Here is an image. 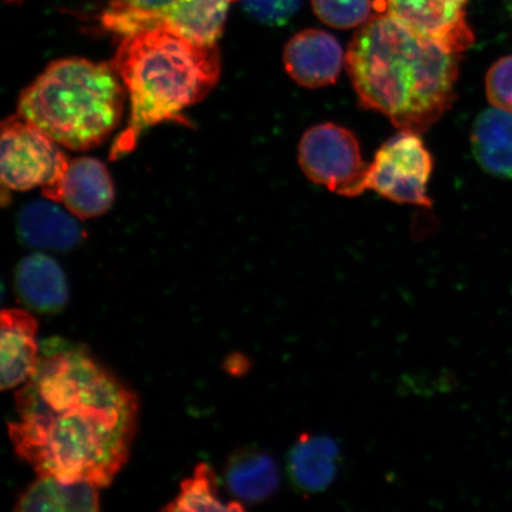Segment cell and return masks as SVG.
I'll list each match as a JSON object with an SVG mask.
<instances>
[{"label":"cell","instance_id":"cell-25","mask_svg":"<svg viewBox=\"0 0 512 512\" xmlns=\"http://www.w3.org/2000/svg\"><path fill=\"white\" fill-rule=\"evenodd\" d=\"M5 2L10 4H19L22 3L23 0H5Z\"/></svg>","mask_w":512,"mask_h":512},{"label":"cell","instance_id":"cell-8","mask_svg":"<svg viewBox=\"0 0 512 512\" xmlns=\"http://www.w3.org/2000/svg\"><path fill=\"white\" fill-rule=\"evenodd\" d=\"M467 3L469 0H377L380 12L456 54L475 42L467 23Z\"/></svg>","mask_w":512,"mask_h":512},{"label":"cell","instance_id":"cell-18","mask_svg":"<svg viewBox=\"0 0 512 512\" xmlns=\"http://www.w3.org/2000/svg\"><path fill=\"white\" fill-rule=\"evenodd\" d=\"M233 2L235 0H182L162 18L159 28L191 42L213 46L222 34Z\"/></svg>","mask_w":512,"mask_h":512},{"label":"cell","instance_id":"cell-10","mask_svg":"<svg viewBox=\"0 0 512 512\" xmlns=\"http://www.w3.org/2000/svg\"><path fill=\"white\" fill-rule=\"evenodd\" d=\"M345 63L341 44L329 32L307 29L287 42L286 72L298 85L322 88L335 83Z\"/></svg>","mask_w":512,"mask_h":512},{"label":"cell","instance_id":"cell-21","mask_svg":"<svg viewBox=\"0 0 512 512\" xmlns=\"http://www.w3.org/2000/svg\"><path fill=\"white\" fill-rule=\"evenodd\" d=\"M313 10L329 27L352 29L368 21L374 0H312Z\"/></svg>","mask_w":512,"mask_h":512},{"label":"cell","instance_id":"cell-22","mask_svg":"<svg viewBox=\"0 0 512 512\" xmlns=\"http://www.w3.org/2000/svg\"><path fill=\"white\" fill-rule=\"evenodd\" d=\"M486 94L492 106L512 114V56L491 67L486 75Z\"/></svg>","mask_w":512,"mask_h":512},{"label":"cell","instance_id":"cell-19","mask_svg":"<svg viewBox=\"0 0 512 512\" xmlns=\"http://www.w3.org/2000/svg\"><path fill=\"white\" fill-rule=\"evenodd\" d=\"M182 0H111L101 21L120 37L158 29L162 18Z\"/></svg>","mask_w":512,"mask_h":512},{"label":"cell","instance_id":"cell-12","mask_svg":"<svg viewBox=\"0 0 512 512\" xmlns=\"http://www.w3.org/2000/svg\"><path fill=\"white\" fill-rule=\"evenodd\" d=\"M0 322L2 389L8 390L21 386L35 373L41 352L37 342L38 322L23 309L3 310Z\"/></svg>","mask_w":512,"mask_h":512},{"label":"cell","instance_id":"cell-6","mask_svg":"<svg viewBox=\"0 0 512 512\" xmlns=\"http://www.w3.org/2000/svg\"><path fill=\"white\" fill-rule=\"evenodd\" d=\"M69 158L59 144L23 115H12L2 125L3 189L25 191L46 187L60 177Z\"/></svg>","mask_w":512,"mask_h":512},{"label":"cell","instance_id":"cell-15","mask_svg":"<svg viewBox=\"0 0 512 512\" xmlns=\"http://www.w3.org/2000/svg\"><path fill=\"white\" fill-rule=\"evenodd\" d=\"M73 214L48 201H35L25 206L18 216L17 230L25 245L66 252L86 238Z\"/></svg>","mask_w":512,"mask_h":512},{"label":"cell","instance_id":"cell-20","mask_svg":"<svg viewBox=\"0 0 512 512\" xmlns=\"http://www.w3.org/2000/svg\"><path fill=\"white\" fill-rule=\"evenodd\" d=\"M163 511H243L239 501L228 502L220 494L219 479L213 467L198 464L192 475L184 479L178 495Z\"/></svg>","mask_w":512,"mask_h":512},{"label":"cell","instance_id":"cell-14","mask_svg":"<svg viewBox=\"0 0 512 512\" xmlns=\"http://www.w3.org/2000/svg\"><path fill=\"white\" fill-rule=\"evenodd\" d=\"M224 480L236 501L259 504L277 494L280 473L272 454L256 446H247L239 448L229 457Z\"/></svg>","mask_w":512,"mask_h":512},{"label":"cell","instance_id":"cell-24","mask_svg":"<svg viewBox=\"0 0 512 512\" xmlns=\"http://www.w3.org/2000/svg\"><path fill=\"white\" fill-rule=\"evenodd\" d=\"M228 363L234 364V367H230L228 370L230 373H234L235 375H240L241 371L242 373H245V371L248 369L247 358L241 355H234V360L233 358H229Z\"/></svg>","mask_w":512,"mask_h":512},{"label":"cell","instance_id":"cell-17","mask_svg":"<svg viewBox=\"0 0 512 512\" xmlns=\"http://www.w3.org/2000/svg\"><path fill=\"white\" fill-rule=\"evenodd\" d=\"M15 511L94 512L100 510L98 486L64 483L54 477H38L19 496Z\"/></svg>","mask_w":512,"mask_h":512},{"label":"cell","instance_id":"cell-13","mask_svg":"<svg viewBox=\"0 0 512 512\" xmlns=\"http://www.w3.org/2000/svg\"><path fill=\"white\" fill-rule=\"evenodd\" d=\"M15 288L31 311L51 315L66 307L69 286L59 262L42 253L25 256L15 272Z\"/></svg>","mask_w":512,"mask_h":512},{"label":"cell","instance_id":"cell-3","mask_svg":"<svg viewBox=\"0 0 512 512\" xmlns=\"http://www.w3.org/2000/svg\"><path fill=\"white\" fill-rule=\"evenodd\" d=\"M112 67L130 99V119L112 147V159L132 151L146 128L181 121L182 112L206 98L221 73L216 44H197L163 28L121 37Z\"/></svg>","mask_w":512,"mask_h":512},{"label":"cell","instance_id":"cell-4","mask_svg":"<svg viewBox=\"0 0 512 512\" xmlns=\"http://www.w3.org/2000/svg\"><path fill=\"white\" fill-rule=\"evenodd\" d=\"M121 82L112 64L55 61L24 89L18 113L69 150L93 149L123 118L127 93Z\"/></svg>","mask_w":512,"mask_h":512},{"label":"cell","instance_id":"cell-16","mask_svg":"<svg viewBox=\"0 0 512 512\" xmlns=\"http://www.w3.org/2000/svg\"><path fill=\"white\" fill-rule=\"evenodd\" d=\"M473 155L489 174L512 178V114L489 108L478 115L472 130Z\"/></svg>","mask_w":512,"mask_h":512},{"label":"cell","instance_id":"cell-23","mask_svg":"<svg viewBox=\"0 0 512 512\" xmlns=\"http://www.w3.org/2000/svg\"><path fill=\"white\" fill-rule=\"evenodd\" d=\"M303 0H242L243 9L255 21L283 25L297 14Z\"/></svg>","mask_w":512,"mask_h":512},{"label":"cell","instance_id":"cell-1","mask_svg":"<svg viewBox=\"0 0 512 512\" xmlns=\"http://www.w3.org/2000/svg\"><path fill=\"white\" fill-rule=\"evenodd\" d=\"M15 402L10 440L38 477L106 488L131 456L137 395L83 345L44 341Z\"/></svg>","mask_w":512,"mask_h":512},{"label":"cell","instance_id":"cell-2","mask_svg":"<svg viewBox=\"0 0 512 512\" xmlns=\"http://www.w3.org/2000/svg\"><path fill=\"white\" fill-rule=\"evenodd\" d=\"M459 61L380 11L361 25L345 55L361 105L414 133L427 131L453 104Z\"/></svg>","mask_w":512,"mask_h":512},{"label":"cell","instance_id":"cell-5","mask_svg":"<svg viewBox=\"0 0 512 512\" xmlns=\"http://www.w3.org/2000/svg\"><path fill=\"white\" fill-rule=\"evenodd\" d=\"M298 159L307 178L338 195L356 197L367 190L369 165L348 128L331 123L309 128L300 140Z\"/></svg>","mask_w":512,"mask_h":512},{"label":"cell","instance_id":"cell-9","mask_svg":"<svg viewBox=\"0 0 512 512\" xmlns=\"http://www.w3.org/2000/svg\"><path fill=\"white\" fill-rule=\"evenodd\" d=\"M42 191L48 200L61 203L82 220L107 213L115 196L110 171L93 157L69 159L60 177Z\"/></svg>","mask_w":512,"mask_h":512},{"label":"cell","instance_id":"cell-11","mask_svg":"<svg viewBox=\"0 0 512 512\" xmlns=\"http://www.w3.org/2000/svg\"><path fill=\"white\" fill-rule=\"evenodd\" d=\"M341 457V447L335 438L303 433L287 454L288 480L297 494H322L335 483Z\"/></svg>","mask_w":512,"mask_h":512},{"label":"cell","instance_id":"cell-7","mask_svg":"<svg viewBox=\"0 0 512 512\" xmlns=\"http://www.w3.org/2000/svg\"><path fill=\"white\" fill-rule=\"evenodd\" d=\"M433 160L418 133L401 131L376 152L369 165L367 190L396 203L431 207L427 184Z\"/></svg>","mask_w":512,"mask_h":512}]
</instances>
